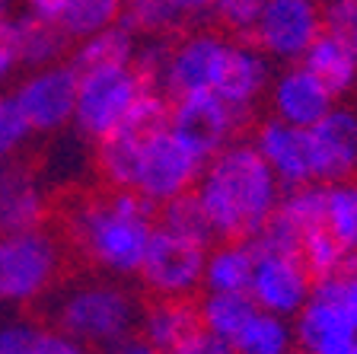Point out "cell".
I'll list each match as a JSON object with an SVG mask.
<instances>
[{"instance_id": "obj_1", "label": "cell", "mask_w": 357, "mask_h": 354, "mask_svg": "<svg viewBox=\"0 0 357 354\" xmlns=\"http://www.w3.org/2000/svg\"><path fill=\"white\" fill-rule=\"evenodd\" d=\"M284 189L252 140H233L214 154L195 185L214 239H255L278 211Z\"/></svg>"}, {"instance_id": "obj_2", "label": "cell", "mask_w": 357, "mask_h": 354, "mask_svg": "<svg viewBox=\"0 0 357 354\" xmlns=\"http://www.w3.org/2000/svg\"><path fill=\"white\" fill-rule=\"evenodd\" d=\"M156 207L131 189H109L80 198L64 217V233L89 268L109 278H131L141 268Z\"/></svg>"}, {"instance_id": "obj_3", "label": "cell", "mask_w": 357, "mask_h": 354, "mask_svg": "<svg viewBox=\"0 0 357 354\" xmlns=\"http://www.w3.org/2000/svg\"><path fill=\"white\" fill-rule=\"evenodd\" d=\"M141 303L121 284V278H80L67 284L54 300L52 323L67 339L86 345L89 351L109 354L115 345L137 332Z\"/></svg>"}, {"instance_id": "obj_4", "label": "cell", "mask_w": 357, "mask_h": 354, "mask_svg": "<svg viewBox=\"0 0 357 354\" xmlns=\"http://www.w3.org/2000/svg\"><path fill=\"white\" fill-rule=\"evenodd\" d=\"M64 246L45 227L0 233V307H29L61 284Z\"/></svg>"}, {"instance_id": "obj_5", "label": "cell", "mask_w": 357, "mask_h": 354, "mask_svg": "<svg viewBox=\"0 0 357 354\" xmlns=\"http://www.w3.org/2000/svg\"><path fill=\"white\" fill-rule=\"evenodd\" d=\"M150 87H156V83H150L134 64L83 71L80 83H77V105L70 125L77 128V134L99 144L131 118L137 99Z\"/></svg>"}, {"instance_id": "obj_6", "label": "cell", "mask_w": 357, "mask_h": 354, "mask_svg": "<svg viewBox=\"0 0 357 354\" xmlns=\"http://www.w3.org/2000/svg\"><path fill=\"white\" fill-rule=\"evenodd\" d=\"M204 170V160L195 154L188 144H182L169 121L141 138L137 160H134L131 192L147 198L153 207L178 198V195L195 192L198 176Z\"/></svg>"}, {"instance_id": "obj_7", "label": "cell", "mask_w": 357, "mask_h": 354, "mask_svg": "<svg viewBox=\"0 0 357 354\" xmlns=\"http://www.w3.org/2000/svg\"><path fill=\"white\" fill-rule=\"evenodd\" d=\"M316 281H312L306 262L300 258L297 246L252 239V278L245 294L255 300L259 310L294 316L310 300Z\"/></svg>"}, {"instance_id": "obj_8", "label": "cell", "mask_w": 357, "mask_h": 354, "mask_svg": "<svg viewBox=\"0 0 357 354\" xmlns=\"http://www.w3.org/2000/svg\"><path fill=\"white\" fill-rule=\"evenodd\" d=\"M204 258H208V243L156 223L137 278L153 297H192L204 284Z\"/></svg>"}, {"instance_id": "obj_9", "label": "cell", "mask_w": 357, "mask_h": 354, "mask_svg": "<svg viewBox=\"0 0 357 354\" xmlns=\"http://www.w3.org/2000/svg\"><path fill=\"white\" fill-rule=\"evenodd\" d=\"M322 32L319 0H265L259 10L249 42L268 54V61L290 64L306 54L316 36Z\"/></svg>"}, {"instance_id": "obj_10", "label": "cell", "mask_w": 357, "mask_h": 354, "mask_svg": "<svg viewBox=\"0 0 357 354\" xmlns=\"http://www.w3.org/2000/svg\"><path fill=\"white\" fill-rule=\"evenodd\" d=\"M80 74L70 61L32 67L13 89V99L26 115L32 134H54L74 121Z\"/></svg>"}, {"instance_id": "obj_11", "label": "cell", "mask_w": 357, "mask_h": 354, "mask_svg": "<svg viewBox=\"0 0 357 354\" xmlns=\"http://www.w3.org/2000/svg\"><path fill=\"white\" fill-rule=\"evenodd\" d=\"M227 48H230V36L214 29H195L178 36L176 42H169V54H166L156 87L169 99L192 96V93H214Z\"/></svg>"}, {"instance_id": "obj_12", "label": "cell", "mask_w": 357, "mask_h": 354, "mask_svg": "<svg viewBox=\"0 0 357 354\" xmlns=\"http://www.w3.org/2000/svg\"><path fill=\"white\" fill-rule=\"evenodd\" d=\"M243 121L245 118L233 112L217 93H192L169 103V128L204 163L236 140Z\"/></svg>"}, {"instance_id": "obj_13", "label": "cell", "mask_w": 357, "mask_h": 354, "mask_svg": "<svg viewBox=\"0 0 357 354\" xmlns=\"http://www.w3.org/2000/svg\"><path fill=\"white\" fill-rule=\"evenodd\" d=\"M297 354H351L357 345V323L342 303L322 288H312L310 300L294 316Z\"/></svg>"}, {"instance_id": "obj_14", "label": "cell", "mask_w": 357, "mask_h": 354, "mask_svg": "<svg viewBox=\"0 0 357 354\" xmlns=\"http://www.w3.org/2000/svg\"><path fill=\"white\" fill-rule=\"evenodd\" d=\"M310 131L316 182H342L357 176V105L335 103Z\"/></svg>"}, {"instance_id": "obj_15", "label": "cell", "mask_w": 357, "mask_h": 354, "mask_svg": "<svg viewBox=\"0 0 357 354\" xmlns=\"http://www.w3.org/2000/svg\"><path fill=\"white\" fill-rule=\"evenodd\" d=\"M265 99H268L271 115L297 128H312L338 103L328 93L326 83L312 74L303 61H290V64L278 67L275 74H271Z\"/></svg>"}, {"instance_id": "obj_16", "label": "cell", "mask_w": 357, "mask_h": 354, "mask_svg": "<svg viewBox=\"0 0 357 354\" xmlns=\"http://www.w3.org/2000/svg\"><path fill=\"white\" fill-rule=\"evenodd\" d=\"M255 150L261 160L268 163V170L275 172L281 189H300V185H312L316 172H312V150H310V131L297 125H287L281 118H265L259 121L252 134Z\"/></svg>"}, {"instance_id": "obj_17", "label": "cell", "mask_w": 357, "mask_h": 354, "mask_svg": "<svg viewBox=\"0 0 357 354\" xmlns=\"http://www.w3.org/2000/svg\"><path fill=\"white\" fill-rule=\"evenodd\" d=\"M271 74H275V67H271L268 54H261L252 42L230 38V48H227L223 71H220V77H217L214 93L230 105L233 112L249 118L255 105L265 99Z\"/></svg>"}, {"instance_id": "obj_18", "label": "cell", "mask_w": 357, "mask_h": 354, "mask_svg": "<svg viewBox=\"0 0 357 354\" xmlns=\"http://www.w3.org/2000/svg\"><path fill=\"white\" fill-rule=\"evenodd\" d=\"M48 221V195L38 176L20 160L0 163V233L36 230Z\"/></svg>"}, {"instance_id": "obj_19", "label": "cell", "mask_w": 357, "mask_h": 354, "mask_svg": "<svg viewBox=\"0 0 357 354\" xmlns=\"http://www.w3.org/2000/svg\"><path fill=\"white\" fill-rule=\"evenodd\" d=\"M198 329L201 316L192 297H153L147 307H141V319H137V335L160 354H172Z\"/></svg>"}, {"instance_id": "obj_20", "label": "cell", "mask_w": 357, "mask_h": 354, "mask_svg": "<svg viewBox=\"0 0 357 354\" xmlns=\"http://www.w3.org/2000/svg\"><path fill=\"white\" fill-rule=\"evenodd\" d=\"M3 29H7L10 42L16 48L20 67H42V64H54L61 61L67 42L70 38L58 29V22L48 20L38 10H26L20 16H3Z\"/></svg>"}, {"instance_id": "obj_21", "label": "cell", "mask_w": 357, "mask_h": 354, "mask_svg": "<svg viewBox=\"0 0 357 354\" xmlns=\"http://www.w3.org/2000/svg\"><path fill=\"white\" fill-rule=\"evenodd\" d=\"M300 61L326 83L335 99H348L357 89V54L348 36H335V32L322 29Z\"/></svg>"}, {"instance_id": "obj_22", "label": "cell", "mask_w": 357, "mask_h": 354, "mask_svg": "<svg viewBox=\"0 0 357 354\" xmlns=\"http://www.w3.org/2000/svg\"><path fill=\"white\" fill-rule=\"evenodd\" d=\"M45 16L58 22V29L70 42H80L121 22V0H52Z\"/></svg>"}, {"instance_id": "obj_23", "label": "cell", "mask_w": 357, "mask_h": 354, "mask_svg": "<svg viewBox=\"0 0 357 354\" xmlns=\"http://www.w3.org/2000/svg\"><path fill=\"white\" fill-rule=\"evenodd\" d=\"M252 278V239H220L208 246L204 258V290H249Z\"/></svg>"}, {"instance_id": "obj_24", "label": "cell", "mask_w": 357, "mask_h": 354, "mask_svg": "<svg viewBox=\"0 0 357 354\" xmlns=\"http://www.w3.org/2000/svg\"><path fill=\"white\" fill-rule=\"evenodd\" d=\"M134 54H137V36L128 26L115 22L109 29L80 38L70 54V64L77 67V74H83V71H99V67L134 64Z\"/></svg>"}, {"instance_id": "obj_25", "label": "cell", "mask_w": 357, "mask_h": 354, "mask_svg": "<svg viewBox=\"0 0 357 354\" xmlns=\"http://www.w3.org/2000/svg\"><path fill=\"white\" fill-rule=\"evenodd\" d=\"M255 300L245 290H204L198 303L201 329L223 341H236V335L245 329V323L255 316Z\"/></svg>"}, {"instance_id": "obj_26", "label": "cell", "mask_w": 357, "mask_h": 354, "mask_svg": "<svg viewBox=\"0 0 357 354\" xmlns=\"http://www.w3.org/2000/svg\"><path fill=\"white\" fill-rule=\"evenodd\" d=\"M236 354H297L294 345V325L287 316L268 310H255V316L245 323V329L233 341Z\"/></svg>"}, {"instance_id": "obj_27", "label": "cell", "mask_w": 357, "mask_h": 354, "mask_svg": "<svg viewBox=\"0 0 357 354\" xmlns=\"http://www.w3.org/2000/svg\"><path fill=\"white\" fill-rule=\"evenodd\" d=\"M326 230L351 258H357V176L326 185Z\"/></svg>"}, {"instance_id": "obj_28", "label": "cell", "mask_w": 357, "mask_h": 354, "mask_svg": "<svg viewBox=\"0 0 357 354\" xmlns=\"http://www.w3.org/2000/svg\"><path fill=\"white\" fill-rule=\"evenodd\" d=\"M182 22L185 16L178 13L176 0H121V26H128L134 36H169Z\"/></svg>"}, {"instance_id": "obj_29", "label": "cell", "mask_w": 357, "mask_h": 354, "mask_svg": "<svg viewBox=\"0 0 357 354\" xmlns=\"http://www.w3.org/2000/svg\"><path fill=\"white\" fill-rule=\"evenodd\" d=\"M156 223L166 230H176V233H182V236L201 239V243H208V246L214 243V230H211L208 217H204V207L195 198V192L178 195V198L156 207Z\"/></svg>"}, {"instance_id": "obj_30", "label": "cell", "mask_w": 357, "mask_h": 354, "mask_svg": "<svg viewBox=\"0 0 357 354\" xmlns=\"http://www.w3.org/2000/svg\"><path fill=\"white\" fill-rule=\"evenodd\" d=\"M300 258L306 262V268H310L316 284L332 278V274H338L351 262V256L335 243V236L328 233L326 227L312 230V233H306L303 239H300Z\"/></svg>"}, {"instance_id": "obj_31", "label": "cell", "mask_w": 357, "mask_h": 354, "mask_svg": "<svg viewBox=\"0 0 357 354\" xmlns=\"http://www.w3.org/2000/svg\"><path fill=\"white\" fill-rule=\"evenodd\" d=\"M32 138V128L26 121V115L20 112L13 93H0V163L16 160L26 140Z\"/></svg>"}, {"instance_id": "obj_32", "label": "cell", "mask_w": 357, "mask_h": 354, "mask_svg": "<svg viewBox=\"0 0 357 354\" xmlns=\"http://www.w3.org/2000/svg\"><path fill=\"white\" fill-rule=\"evenodd\" d=\"M265 0H217L214 3V20L220 22L223 29L230 32V36L243 38L252 32L255 20H259V10Z\"/></svg>"}, {"instance_id": "obj_33", "label": "cell", "mask_w": 357, "mask_h": 354, "mask_svg": "<svg viewBox=\"0 0 357 354\" xmlns=\"http://www.w3.org/2000/svg\"><path fill=\"white\" fill-rule=\"evenodd\" d=\"M316 288H322L326 294H332L335 300L342 303L344 310L354 316V323H357V258H351V262H348V265H344L338 274H332V278L319 281Z\"/></svg>"}, {"instance_id": "obj_34", "label": "cell", "mask_w": 357, "mask_h": 354, "mask_svg": "<svg viewBox=\"0 0 357 354\" xmlns=\"http://www.w3.org/2000/svg\"><path fill=\"white\" fill-rule=\"evenodd\" d=\"M322 29L335 36H351L357 29V0H319Z\"/></svg>"}, {"instance_id": "obj_35", "label": "cell", "mask_w": 357, "mask_h": 354, "mask_svg": "<svg viewBox=\"0 0 357 354\" xmlns=\"http://www.w3.org/2000/svg\"><path fill=\"white\" fill-rule=\"evenodd\" d=\"M172 354H236V351H233L230 341H223V339H217V335L198 329V332H195L185 345H178Z\"/></svg>"}, {"instance_id": "obj_36", "label": "cell", "mask_w": 357, "mask_h": 354, "mask_svg": "<svg viewBox=\"0 0 357 354\" xmlns=\"http://www.w3.org/2000/svg\"><path fill=\"white\" fill-rule=\"evenodd\" d=\"M16 67H20V58H16V48L3 29V20H0V80H7Z\"/></svg>"}, {"instance_id": "obj_37", "label": "cell", "mask_w": 357, "mask_h": 354, "mask_svg": "<svg viewBox=\"0 0 357 354\" xmlns=\"http://www.w3.org/2000/svg\"><path fill=\"white\" fill-rule=\"evenodd\" d=\"M214 3L217 0H176L178 13L185 16V20H204V16L214 13Z\"/></svg>"}, {"instance_id": "obj_38", "label": "cell", "mask_w": 357, "mask_h": 354, "mask_svg": "<svg viewBox=\"0 0 357 354\" xmlns=\"http://www.w3.org/2000/svg\"><path fill=\"white\" fill-rule=\"evenodd\" d=\"M109 354H160L153 345H147V341L141 339V335H131V339H125L121 345H115Z\"/></svg>"}, {"instance_id": "obj_39", "label": "cell", "mask_w": 357, "mask_h": 354, "mask_svg": "<svg viewBox=\"0 0 357 354\" xmlns=\"http://www.w3.org/2000/svg\"><path fill=\"white\" fill-rule=\"evenodd\" d=\"M22 3H26V7H29V10H38V13H45L52 0H22Z\"/></svg>"}, {"instance_id": "obj_40", "label": "cell", "mask_w": 357, "mask_h": 354, "mask_svg": "<svg viewBox=\"0 0 357 354\" xmlns=\"http://www.w3.org/2000/svg\"><path fill=\"white\" fill-rule=\"evenodd\" d=\"M10 13V0H0V20Z\"/></svg>"}, {"instance_id": "obj_41", "label": "cell", "mask_w": 357, "mask_h": 354, "mask_svg": "<svg viewBox=\"0 0 357 354\" xmlns=\"http://www.w3.org/2000/svg\"><path fill=\"white\" fill-rule=\"evenodd\" d=\"M348 38H351V48H354V54H357V29H354V32H351V36H348Z\"/></svg>"}, {"instance_id": "obj_42", "label": "cell", "mask_w": 357, "mask_h": 354, "mask_svg": "<svg viewBox=\"0 0 357 354\" xmlns=\"http://www.w3.org/2000/svg\"><path fill=\"white\" fill-rule=\"evenodd\" d=\"M351 354H357V345H354V351H351Z\"/></svg>"}]
</instances>
